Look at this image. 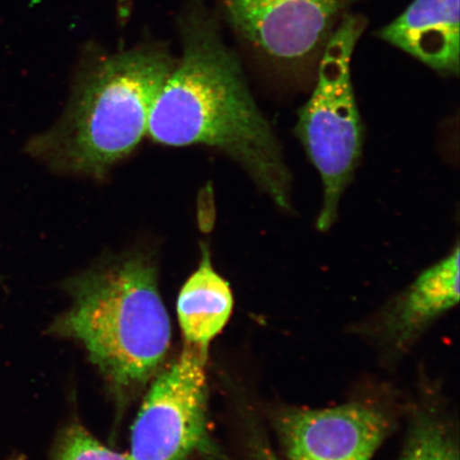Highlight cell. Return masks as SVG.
<instances>
[{
  "label": "cell",
  "mask_w": 460,
  "mask_h": 460,
  "mask_svg": "<svg viewBox=\"0 0 460 460\" xmlns=\"http://www.w3.org/2000/svg\"><path fill=\"white\" fill-rule=\"evenodd\" d=\"M147 135L166 146H204L226 154L279 208L290 210L292 180L278 137L237 55L204 11L183 25L182 55L154 102Z\"/></svg>",
  "instance_id": "obj_1"
},
{
  "label": "cell",
  "mask_w": 460,
  "mask_h": 460,
  "mask_svg": "<svg viewBox=\"0 0 460 460\" xmlns=\"http://www.w3.org/2000/svg\"><path fill=\"white\" fill-rule=\"evenodd\" d=\"M175 63L154 44L101 58L78 77L60 119L29 139L25 153L59 174L102 180L147 134L154 102Z\"/></svg>",
  "instance_id": "obj_2"
},
{
  "label": "cell",
  "mask_w": 460,
  "mask_h": 460,
  "mask_svg": "<svg viewBox=\"0 0 460 460\" xmlns=\"http://www.w3.org/2000/svg\"><path fill=\"white\" fill-rule=\"evenodd\" d=\"M71 307L51 331L84 345L115 386H140L157 371L171 342L157 266L146 251L102 257L65 283Z\"/></svg>",
  "instance_id": "obj_3"
},
{
  "label": "cell",
  "mask_w": 460,
  "mask_h": 460,
  "mask_svg": "<svg viewBox=\"0 0 460 460\" xmlns=\"http://www.w3.org/2000/svg\"><path fill=\"white\" fill-rule=\"evenodd\" d=\"M367 28V16H345L322 53L312 95L298 111L296 131L307 156L319 172L323 203L316 227L327 232L359 164L364 128L352 82L356 48Z\"/></svg>",
  "instance_id": "obj_4"
},
{
  "label": "cell",
  "mask_w": 460,
  "mask_h": 460,
  "mask_svg": "<svg viewBox=\"0 0 460 460\" xmlns=\"http://www.w3.org/2000/svg\"><path fill=\"white\" fill-rule=\"evenodd\" d=\"M360 0H220L252 59L279 77L312 78L325 45Z\"/></svg>",
  "instance_id": "obj_5"
},
{
  "label": "cell",
  "mask_w": 460,
  "mask_h": 460,
  "mask_svg": "<svg viewBox=\"0 0 460 460\" xmlns=\"http://www.w3.org/2000/svg\"><path fill=\"white\" fill-rule=\"evenodd\" d=\"M207 349L186 343L154 383L131 433L132 460H187L207 446Z\"/></svg>",
  "instance_id": "obj_6"
},
{
  "label": "cell",
  "mask_w": 460,
  "mask_h": 460,
  "mask_svg": "<svg viewBox=\"0 0 460 460\" xmlns=\"http://www.w3.org/2000/svg\"><path fill=\"white\" fill-rule=\"evenodd\" d=\"M390 428L376 407L342 405L322 411H288L278 420L289 460H370Z\"/></svg>",
  "instance_id": "obj_7"
},
{
  "label": "cell",
  "mask_w": 460,
  "mask_h": 460,
  "mask_svg": "<svg viewBox=\"0 0 460 460\" xmlns=\"http://www.w3.org/2000/svg\"><path fill=\"white\" fill-rule=\"evenodd\" d=\"M459 0H412L376 37L444 76L460 68Z\"/></svg>",
  "instance_id": "obj_8"
},
{
  "label": "cell",
  "mask_w": 460,
  "mask_h": 460,
  "mask_svg": "<svg viewBox=\"0 0 460 460\" xmlns=\"http://www.w3.org/2000/svg\"><path fill=\"white\" fill-rule=\"evenodd\" d=\"M197 271L181 288L177 300V315L186 343L208 349L232 314L234 296L226 279L212 266L208 245L200 246Z\"/></svg>",
  "instance_id": "obj_9"
},
{
  "label": "cell",
  "mask_w": 460,
  "mask_h": 460,
  "mask_svg": "<svg viewBox=\"0 0 460 460\" xmlns=\"http://www.w3.org/2000/svg\"><path fill=\"white\" fill-rule=\"evenodd\" d=\"M459 245L419 276L390 315L388 327L396 341L405 342L437 316L459 302Z\"/></svg>",
  "instance_id": "obj_10"
},
{
  "label": "cell",
  "mask_w": 460,
  "mask_h": 460,
  "mask_svg": "<svg viewBox=\"0 0 460 460\" xmlns=\"http://www.w3.org/2000/svg\"><path fill=\"white\" fill-rule=\"evenodd\" d=\"M399 460H459L448 430L434 418H419Z\"/></svg>",
  "instance_id": "obj_11"
},
{
  "label": "cell",
  "mask_w": 460,
  "mask_h": 460,
  "mask_svg": "<svg viewBox=\"0 0 460 460\" xmlns=\"http://www.w3.org/2000/svg\"><path fill=\"white\" fill-rule=\"evenodd\" d=\"M55 460H132L101 444L78 424L63 431L58 441Z\"/></svg>",
  "instance_id": "obj_12"
},
{
  "label": "cell",
  "mask_w": 460,
  "mask_h": 460,
  "mask_svg": "<svg viewBox=\"0 0 460 460\" xmlns=\"http://www.w3.org/2000/svg\"><path fill=\"white\" fill-rule=\"evenodd\" d=\"M252 460H279L266 444L258 442L256 445L254 454H252Z\"/></svg>",
  "instance_id": "obj_13"
},
{
  "label": "cell",
  "mask_w": 460,
  "mask_h": 460,
  "mask_svg": "<svg viewBox=\"0 0 460 460\" xmlns=\"http://www.w3.org/2000/svg\"><path fill=\"white\" fill-rule=\"evenodd\" d=\"M15 460H19V459H15Z\"/></svg>",
  "instance_id": "obj_14"
}]
</instances>
